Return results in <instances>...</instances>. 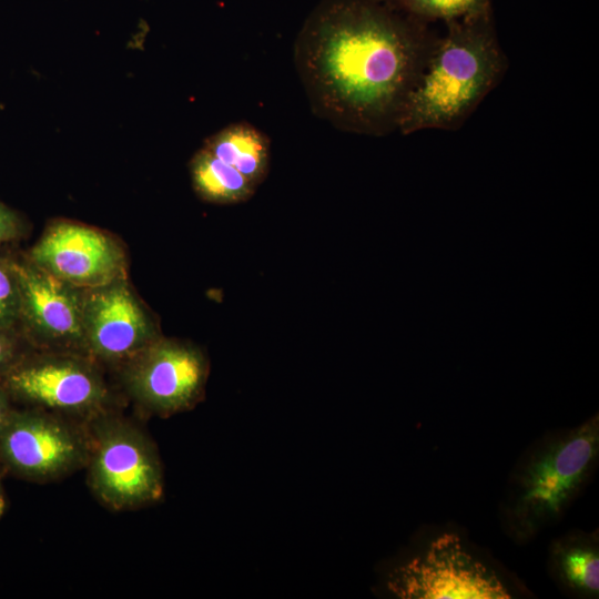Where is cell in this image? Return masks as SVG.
I'll return each instance as SVG.
<instances>
[{"mask_svg":"<svg viewBox=\"0 0 599 599\" xmlns=\"http://www.w3.org/2000/svg\"><path fill=\"white\" fill-rule=\"evenodd\" d=\"M402 114L398 132L457 131L508 70L493 14L446 23Z\"/></svg>","mask_w":599,"mask_h":599,"instance_id":"7a4b0ae2","label":"cell"},{"mask_svg":"<svg viewBox=\"0 0 599 599\" xmlns=\"http://www.w3.org/2000/svg\"><path fill=\"white\" fill-rule=\"evenodd\" d=\"M11 396L0 382V434L13 410Z\"/></svg>","mask_w":599,"mask_h":599,"instance_id":"d6986e66","label":"cell"},{"mask_svg":"<svg viewBox=\"0 0 599 599\" xmlns=\"http://www.w3.org/2000/svg\"><path fill=\"white\" fill-rule=\"evenodd\" d=\"M13 266L20 292L19 329L28 343L83 349V296L77 287L28 257L13 256Z\"/></svg>","mask_w":599,"mask_h":599,"instance_id":"9c48e42d","label":"cell"},{"mask_svg":"<svg viewBox=\"0 0 599 599\" xmlns=\"http://www.w3.org/2000/svg\"><path fill=\"white\" fill-rule=\"evenodd\" d=\"M258 186L270 169V140L247 122L232 123L209 136L203 145Z\"/></svg>","mask_w":599,"mask_h":599,"instance_id":"7c38bea8","label":"cell"},{"mask_svg":"<svg viewBox=\"0 0 599 599\" xmlns=\"http://www.w3.org/2000/svg\"><path fill=\"white\" fill-rule=\"evenodd\" d=\"M192 185L204 201L237 204L248 201L257 186L233 166L201 146L190 162Z\"/></svg>","mask_w":599,"mask_h":599,"instance_id":"4fadbf2b","label":"cell"},{"mask_svg":"<svg viewBox=\"0 0 599 599\" xmlns=\"http://www.w3.org/2000/svg\"><path fill=\"white\" fill-rule=\"evenodd\" d=\"M84 348L108 362H128L160 336L123 280L83 296Z\"/></svg>","mask_w":599,"mask_h":599,"instance_id":"8fae6325","label":"cell"},{"mask_svg":"<svg viewBox=\"0 0 599 599\" xmlns=\"http://www.w3.org/2000/svg\"><path fill=\"white\" fill-rule=\"evenodd\" d=\"M63 282L91 290L123 280L124 256L101 231L73 222H57L27 256Z\"/></svg>","mask_w":599,"mask_h":599,"instance_id":"30bf717a","label":"cell"},{"mask_svg":"<svg viewBox=\"0 0 599 599\" xmlns=\"http://www.w3.org/2000/svg\"><path fill=\"white\" fill-rule=\"evenodd\" d=\"M125 364L128 390L153 414L167 417L203 398L210 364L192 343L159 337Z\"/></svg>","mask_w":599,"mask_h":599,"instance_id":"52a82bcc","label":"cell"},{"mask_svg":"<svg viewBox=\"0 0 599 599\" xmlns=\"http://www.w3.org/2000/svg\"><path fill=\"white\" fill-rule=\"evenodd\" d=\"M387 588L403 599H509L498 576L476 559L460 538L446 532L388 576Z\"/></svg>","mask_w":599,"mask_h":599,"instance_id":"5b68a950","label":"cell"},{"mask_svg":"<svg viewBox=\"0 0 599 599\" xmlns=\"http://www.w3.org/2000/svg\"><path fill=\"white\" fill-rule=\"evenodd\" d=\"M23 231L24 225L21 216L0 202V247L18 240Z\"/></svg>","mask_w":599,"mask_h":599,"instance_id":"ac0fdd59","label":"cell"},{"mask_svg":"<svg viewBox=\"0 0 599 599\" xmlns=\"http://www.w3.org/2000/svg\"><path fill=\"white\" fill-rule=\"evenodd\" d=\"M554 560L567 586L581 593H598L599 555L595 545L577 540L558 542Z\"/></svg>","mask_w":599,"mask_h":599,"instance_id":"5bb4252c","label":"cell"},{"mask_svg":"<svg viewBox=\"0 0 599 599\" xmlns=\"http://www.w3.org/2000/svg\"><path fill=\"white\" fill-rule=\"evenodd\" d=\"M20 292L13 256L0 253V329L19 328Z\"/></svg>","mask_w":599,"mask_h":599,"instance_id":"2e32d148","label":"cell"},{"mask_svg":"<svg viewBox=\"0 0 599 599\" xmlns=\"http://www.w3.org/2000/svg\"><path fill=\"white\" fill-rule=\"evenodd\" d=\"M27 343L19 328L0 329V379L27 354Z\"/></svg>","mask_w":599,"mask_h":599,"instance_id":"e0dca14e","label":"cell"},{"mask_svg":"<svg viewBox=\"0 0 599 599\" xmlns=\"http://www.w3.org/2000/svg\"><path fill=\"white\" fill-rule=\"evenodd\" d=\"M393 10L424 23L445 24L493 14L491 0H382Z\"/></svg>","mask_w":599,"mask_h":599,"instance_id":"9a60e30c","label":"cell"},{"mask_svg":"<svg viewBox=\"0 0 599 599\" xmlns=\"http://www.w3.org/2000/svg\"><path fill=\"white\" fill-rule=\"evenodd\" d=\"M598 449L599 424L592 418L535 455L516 504L521 522L532 526L559 514L586 478Z\"/></svg>","mask_w":599,"mask_h":599,"instance_id":"ba28073f","label":"cell"},{"mask_svg":"<svg viewBox=\"0 0 599 599\" xmlns=\"http://www.w3.org/2000/svg\"><path fill=\"white\" fill-rule=\"evenodd\" d=\"M7 501H6V495L1 483V476H0V518L2 517L4 510H6Z\"/></svg>","mask_w":599,"mask_h":599,"instance_id":"ffe728a7","label":"cell"},{"mask_svg":"<svg viewBox=\"0 0 599 599\" xmlns=\"http://www.w3.org/2000/svg\"><path fill=\"white\" fill-rule=\"evenodd\" d=\"M437 37L382 0H323L294 45L312 111L349 133L397 131Z\"/></svg>","mask_w":599,"mask_h":599,"instance_id":"6da1fadb","label":"cell"},{"mask_svg":"<svg viewBox=\"0 0 599 599\" xmlns=\"http://www.w3.org/2000/svg\"><path fill=\"white\" fill-rule=\"evenodd\" d=\"M88 440L54 413L14 409L0 434V463L18 477L50 481L85 466Z\"/></svg>","mask_w":599,"mask_h":599,"instance_id":"8992f818","label":"cell"},{"mask_svg":"<svg viewBox=\"0 0 599 599\" xmlns=\"http://www.w3.org/2000/svg\"><path fill=\"white\" fill-rule=\"evenodd\" d=\"M0 382L12 399L50 413L89 420L106 412L105 383L93 365L80 356L27 353Z\"/></svg>","mask_w":599,"mask_h":599,"instance_id":"277c9868","label":"cell"},{"mask_svg":"<svg viewBox=\"0 0 599 599\" xmlns=\"http://www.w3.org/2000/svg\"><path fill=\"white\" fill-rule=\"evenodd\" d=\"M89 485L105 506L134 509L163 495V471L153 441L135 425L101 413L87 420Z\"/></svg>","mask_w":599,"mask_h":599,"instance_id":"3957f363","label":"cell"}]
</instances>
